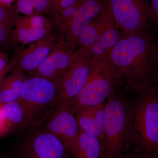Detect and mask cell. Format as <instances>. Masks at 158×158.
Returning a JSON list of instances; mask_svg holds the SVG:
<instances>
[{
	"mask_svg": "<svg viewBox=\"0 0 158 158\" xmlns=\"http://www.w3.org/2000/svg\"><path fill=\"white\" fill-rule=\"evenodd\" d=\"M156 40L152 33L123 34L109 55L118 83L135 91L153 83Z\"/></svg>",
	"mask_w": 158,
	"mask_h": 158,
	"instance_id": "obj_1",
	"label": "cell"
},
{
	"mask_svg": "<svg viewBox=\"0 0 158 158\" xmlns=\"http://www.w3.org/2000/svg\"><path fill=\"white\" fill-rule=\"evenodd\" d=\"M132 98L130 149L142 158L158 152V87L150 83Z\"/></svg>",
	"mask_w": 158,
	"mask_h": 158,
	"instance_id": "obj_2",
	"label": "cell"
},
{
	"mask_svg": "<svg viewBox=\"0 0 158 158\" xmlns=\"http://www.w3.org/2000/svg\"><path fill=\"white\" fill-rule=\"evenodd\" d=\"M102 158H121L130 148L132 98L116 90L106 101Z\"/></svg>",
	"mask_w": 158,
	"mask_h": 158,
	"instance_id": "obj_3",
	"label": "cell"
},
{
	"mask_svg": "<svg viewBox=\"0 0 158 158\" xmlns=\"http://www.w3.org/2000/svg\"><path fill=\"white\" fill-rule=\"evenodd\" d=\"M89 60L90 73L84 88L76 97L66 103L75 114L81 108L106 102L118 83L116 69L109 56Z\"/></svg>",
	"mask_w": 158,
	"mask_h": 158,
	"instance_id": "obj_4",
	"label": "cell"
},
{
	"mask_svg": "<svg viewBox=\"0 0 158 158\" xmlns=\"http://www.w3.org/2000/svg\"><path fill=\"white\" fill-rule=\"evenodd\" d=\"M18 101L28 126H41L59 104L58 85L34 75L26 80Z\"/></svg>",
	"mask_w": 158,
	"mask_h": 158,
	"instance_id": "obj_5",
	"label": "cell"
},
{
	"mask_svg": "<svg viewBox=\"0 0 158 158\" xmlns=\"http://www.w3.org/2000/svg\"><path fill=\"white\" fill-rule=\"evenodd\" d=\"M122 34L148 31L153 24L149 0H107Z\"/></svg>",
	"mask_w": 158,
	"mask_h": 158,
	"instance_id": "obj_6",
	"label": "cell"
},
{
	"mask_svg": "<svg viewBox=\"0 0 158 158\" xmlns=\"http://www.w3.org/2000/svg\"><path fill=\"white\" fill-rule=\"evenodd\" d=\"M20 158H69L71 152L59 138L43 128L27 136L20 145Z\"/></svg>",
	"mask_w": 158,
	"mask_h": 158,
	"instance_id": "obj_7",
	"label": "cell"
},
{
	"mask_svg": "<svg viewBox=\"0 0 158 158\" xmlns=\"http://www.w3.org/2000/svg\"><path fill=\"white\" fill-rule=\"evenodd\" d=\"M90 70L89 58L77 52L58 85L59 104L66 103L78 95L87 81Z\"/></svg>",
	"mask_w": 158,
	"mask_h": 158,
	"instance_id": "obj_8",
	"label": "cell"
},
{
	"mask_svg": "<svg viewBox=\"0 0 158 158\" xmlns=\"http://www.w3.org/2000/svg\"><path fill=\"white\" fill-rule=\"evenodd\" d=\"M75 115L66 103L59 104L41 125L59 138L70 152L80 132Z\"/></svg>",
	"mask_w": 158,
	"mask_h": 158,
	"instance_id": "obj_9",
	"label": "cell"
},
{
	"mask_svg": "<svg viewBox=\"0 0 158 158\" xmlns=\"http://www.w3.org/2000/svg\"><path fill=\"white\" fill-rule=\"evenodd\" d=\"M73 50L64 42L57 43L35 72V75L59 85L76 56L77 51Z\"/></svg>",
	"mask_w": 158,
	"mask_h": 158,
	"instance_id": "obj_10",
	"label": "cell"
},
{
	"mask_svg": "<svg viewBox=\"0 0 158 158\" xmlns=\"http://www.w3.org/2000/svg\"><path fill=\"white\" fill-rule=\"evenodd\" d=\"M55 41L53 36L48 34L42 39L33 43L26 49L16 52L11 60L15 65L14 68L24 72L35 73L56 45L57 43Z\"/></svg>",
	"mask_w": 158,
	"mask_h": 158,
	"instance_id": "obj_11",
	"label": "cell"
},
{
	"mask_svg": "<svg viewBox=\"0 0 158 158\" xmlns=\"http://www.w3.org/2000/svg\"><path fill=\"white\" fill-rule=\"evenodd\" d=\"M106 0H88L77 11L63 32L65 34L64 43L74 50L79 36L88 24L101 11Z\"/></svg>",
	"mask_w": 158,
	"mask_h": 158,
	"instance_id": "obj_12",
	"label": "cell"
},
{
	"mask_svg": "<svg viewBox=\"0 0 158 158\" xmlns=\"http://www.w3.org/2000/svg\"><path fill=\"white\" fill-rule=\"evenodd\" d=\"M115 23L109 3L106 0L99 14L85 27L80 34L77 52L85 56L99 37Z\"/></svg>",
	"mask_w": 158,
	"mask_h": 158,
	"instance_id": "obj_13",
	"label": "cell"
},
{
	"mask_svg": "<svg viewBox=\"0 0 158 158\" xmlns=\"http://www.w3.org/2000/svg\"><path fill=\"white\" fill-rule=\"evenodd\" d=\"M105 104L106 102L96 106L84 107L75 114L80 129L97 138L101 144L103 135Z\"/></svg>",
	"mask_w": 158,
	"mask_h": 158,
	"instance_id": "obj_14",
	"label": "cell"
},
{
	"mask_svg": "<svg viewBox=\"0 0 158 158\" xmlns=\"http://www.w3.org/2000/svg\"><path fill=\"white\" fill-rule=\"evenodd\" d=\"M26 126L25 114L19 101L1 106L0 138Z\"/></svg>",
	"mask_w": 158,
	"mask_h": 158,
	"instance_id": "obj_15",
	"label": "cell"
},
{
	"mask_svg": "<svg viewBox=\"0 0 158 158\" xmlns=\"http://www.w3.org/2000/svg\"><path fill=\"white\" fill-rule=\"evenodd\" d=\"M26 77L23 71L14 68L0 83V106L19 99Z\"/></svg>",
	"mask_w": 158,
	"mask_h": 158,
	"instance_id": "obj_16",
	"label": "cell"
},
{
	"mask_svg": "<svg viewBox=\"0 0 158 158\" xmlns=\"http://www.w3.org/2000/svg\"><path fill=\"white\" fill-rule=\"evenodd\" d=\"M122 35L116 23H114L99 37L85 56L89 59H94L109 56L119 41Z\"/></svg>",
	"mask_w": 158,
	"mask_h": 158,
	"instance_id": "obj_17",
	"label": "cell"
},
{
	"mask_svg": "<svg viewBox=\"0 0 158 158\" xmlns=\"http://www.w3.org/2000/svg\"><path fill=\"white\" fill-rule=\"evenodd\" d=\"M102 148L97 138L80 129L71 150V158H102Z\"/></svg>",
	"mask_w": 158,
	"mask_h": 158,
	"instance_id": "obj_18",
	"label": "cell"
},
{
	"mask_svg": "<svg viewBox=\"0 0 158 158\" xmlns=\"http://www.w3.org/2000/svg\"><path fill=\"white\" fill-rule=\"evenodd\" d=\"M52 26L44 28L35 29L26 27L16 24L10 32L9 43L27 44L36 42L49 34Z\"/></svg>",
	"mask_w": 158,
	"mask_h": 158,
	"instance_id": "obj_19",
	"label": "cell"
},
{
	"mask_svg": "<svg viewBox=\"0 0 158 158\" xmlns=\"http://www.w3.org/2000/svg\"><path fill=\"white\" fill-rule=\"evenodd\" d=\"M19 17L14 8L0 6V45L9 43L11 29L15 27Z\"/></svg>",
	"mask_w": 158,
	"mask_h": 158,
	"instance_id": "obj_20",
	"label": "cell"
},
{
	"mask_svg": "<svg viewBox=\"0 0 158 158\" xmlns=\"http://www.w3.org/2000/svg\"><path fill=\"white\" fill-rule=\"evenodd\" d=\"M88 0H77L70 6L54 15L55 21L61 27L62 31L68 25L77 11Z\"/></svg>",
	"mask_w": 158,
	"mask_h": 158,
	"instance_id": "obj_21",
	"label": "cell"
},
{
	"mask_svg": "<svg viewBox=\"0 0 158 158\" xmlns=\"http://www.w3.org/2000/svg\"><path fill=\"white\" fill-rule=\"evenodd\" d=\"M16 24L26 27L39 29L52 26L51 22L40 14H34L19 17Z\"/></svg>",
	"mask_w": 158,
	"mask_h": 158,
	"instance_id": "obj_22",
	"label": "cell"
},
{
	"mask_svg": "<svg viewBox=\"0 0 158 158\" xmlns=\"http://www.w3.org/2000/svg\"><path fill=\"white\" fill-rule=\"evenodd\" d=\"M14 9L18 13L26 15L35 14L34 0H17Z\"/></svg>",
	"mask_w": 158,
	"mask_h": 158,
	"instance_id": "obj_23",
	"label": "cell"
},
{
	"mask_svg": "<svg viewBox=\"0 0 158 158\" xmlns=\"http://www.w3.org/2000/svg\"><path fill=\"white\" fill-rule=\"evenodd\" d=\"M15 66L14 62L10 61L8 56L2 52L0 55V83L9 72L14 69Z\"/></svg>",
	"mask_w": 158,
	"mask_h": 158,
	"instance_id": "obj_24",
	"label": "cell"
},
{
	"mask_svg": "<svg viewBox=\"0 0 158 158\" xmlns=\"http://www.w3.org/2000/svg\"><path fill=\"white\" fill-rule=\"evenodd\" d=\"M77 0H50V10L53 15L75 2Z\"/></svg>",
	"mask_w": 158,
	"mask_h": 158,
	"instance_id": "obj_25",
	"label": "cell"
},
{
	"mask_svg": "<svg viewBox=\"0 0 158 158\" xmlns=\"http://www.w3.org/2000/svg\"><path fill=\"white\" fill-rule=\"evenodd\" d=\"M35 14H40L50 9V0H34Z\"/></svg>",
	"mask_w": 158,
	"mask_h": 158,
	"instance_id": "obj_26",
	"label": "cell"
},
{
	"mask_svg": "<svg viewBox=\"0 0 158 158\" xmlns=\"http://www.w3.org/2000/svg\"><path fill=\"white\" fill-rule=\"evenodd\" d=\"M153 24L158 28V0H149Z\"/></svg>",
	"mask_w": 158,
	"mask_h": 158,
	"instance_id": "obj_27",
	"label": "cell"
},
{
	"mask_svg": "<svg viewBox=\"0 0 158 158\" xmlns=\"http://www.w3.org/2000/svg\"><path fill=\"white\" fill-rule=\"evenodd\" d=\"M156 64L153 76V82L155 84L158 81V41H156Z\"/></svg>",
	"mask_w": 158,
	"mask_h": 158,
	"instance_id": "obj_28",
	"label": "cell"
},
{
	"mask_svg": "<svg viewBox=\"0 0 158 158\" xmlns=\"http://www.w3.org/2000/svg\"><path fill=\"white\" fill-rule=\"evenodd\" d=\"M121 158H142L138 156L131 149L128 150Z\"/></svg>",
	"mask_w": 158,
	"mask_h": 158,
	"instance_id": "obj_29",
	"label": "cell"
},
{
	"mask_svg": "<svg viewBox=\"0 0 158 158\" xmlns=\"http://www.w3.org/2000/svg\"><path fill=\"white\" fill-rule=\"evenodd\" d=\"M17 0H0V6L11 7L12 3Z\"/></svg>",
	"mask_w": 158,
	"mask_h": 158,
	"instance_id": "obj_30",
	"label": "cell"
},
{
	"mask_svg": "<svg viewBox=\"0 0 158 158\" xmlns=\"http://www.w3.org/2000/svg\"><path fill=\"white\" fill-rule=\"evenodd\" d=\"M149 158H158V152Z\"/></svg>",
	"mask_w": 158,
	"mask_h": 158,
	"instance_id": "obj_31",
	"label": "cell"
},
{
	"mask_svg": "<svg viewBox=\"0 0 158 158\" xmlns=\"http://www.w3.org/2000/svg\"><path fill=\"white\" fill-rule=\"evenodd\" d=\"M1 53H2V52H1V51H0V55H1Z\"/></svg>",
	"mask_w": 158,
	"mask_h": 158,
	"instance_id": "obj_32",
	"label": "cell"
},
{
	"mask_svg": "<svg viewBox=\"0 0 158 158\" xmlns=\"http://www.w3.org/2000/svg\"><path fill=\"white\" fill-rule=\"evenodd\" d=\"M0 108H1V106H0Z\"/></svg>",
	"mask_w": 158,
	"mask_h": 158,
	"instance_id": "obj_33",
	"label": "cell"
}]
</instances>
